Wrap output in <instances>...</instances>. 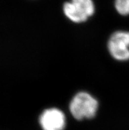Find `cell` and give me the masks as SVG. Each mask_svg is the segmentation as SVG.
I'll use <instances>...</instances> for the list:
<instances>
[{
    "label": "cell",
    "mask_w": 129,
    "mask_h": 130,
    "mask_svg": "<svg viewBox=\"0 0 129 130\" xmlns=\"http://www.w3.org/2000/svg\"><path fill=\"white\" fill-rule=\"evenodd\" d=\"M98 108V101L86 92H78L72 98L69 105L70 113L78 120L94 118Z\"/></svg>",
    "instance_id": "1"
},
{
    "label": "cell",
    "mask_w": 129,
    "mask_h": 130,
    "mask_svg": "<svg viewBox=\"0 0 129 130\" xmlns=\"http://www.w3.org/2000/svg\"><path fill=\"white\" fill-rule=\"evenodd\" d=\"M92 0H71L63 5L65 16L71 21L80 23L86 21L94 13Z\"/></svg>",
    "instance_id": "2"
},
{
    "label": "cell",
    "mask_w": 129,
    "mask_h": 130,
    "mask_svg": "<svg viewBox=\"0 0 129 130\" xmlns=\"http://www.w3.org/2000/svg\"><path fill=\"white\" fill-rule=\"evenodd\" d=\"M107 47L110 54L118 61L129 59V32L117 31L111 35Z\"/></svg>",
    "instance_id": "3"
},
{
    "label": "cell",
    "mask_w": 129,
    "mask_h": 130,
    "mask_svg": "<svg viewBox=\"0 0 129 130\" xmlns=\"http://www.w3.org/2000/svg\"><path fill=\"white\" fill-rule=\"evenodd\" d=\"M43 130H63L65 127V116L62 111L56 108L46 109L39 119Z\"/></svg>",
    "instance_id": "4"
},
{
    "label": "cell",
    "mask_w": 129,
    "mask_h": 130,
    "mask_svg": "<svg viewBox=\"0 0 129 130\" xmlns=\"http://www.w3.org/2000/svg\"><path fill=\"white\" fill-rule=\"evenodd\" d=\"M115 9L122 15H129V0H115Z\"/></svg>",
    "instance_id": "5"
}]
</instances>
